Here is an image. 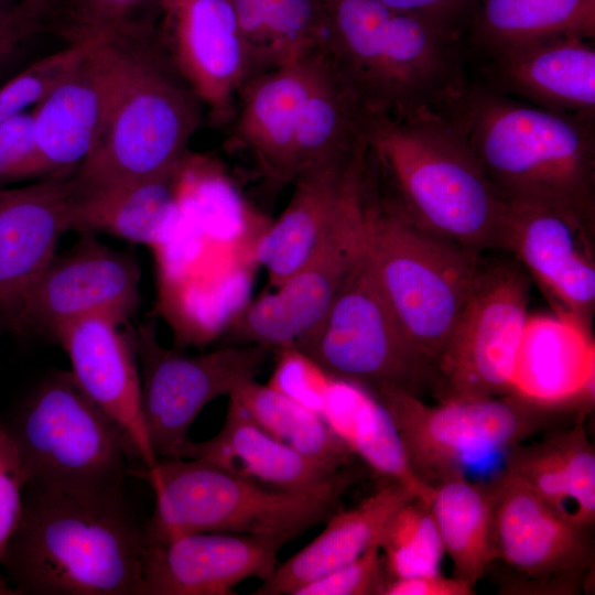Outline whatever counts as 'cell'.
<instances>
[{
  "label": "cell",
  "mask_w": 595,
  "mask_h": 595,
  "mask_svg": "<svg viewBox=\"0 0 595 595\" xmlns=\"http://www.w3.org/2000/svg\"><path fill=\"white\" fill-rule=\"evenodd\" d=\"M367 167L377 199L400 219L483 255L504 251L506 204L440 110L376 116Z\"/></svg>",
  "instance_id": "1"
},
{
  "label": "cell",
  "mask_w": 595,
  "mask_h": 595,
  "mask_svg": "<svg viewBox=\"0 0 595 595\" xmlns=\"http://www.w3.org/2000/svg\"><path fill=\"white\" fill-rule=\"evenodd\" d=\"M437 110L465 137L505 204L595 221V118L549 110L470 80Z\"/></svg>",
  "instance_id": "2"
},
{
  "label": "cell",
  "mask_w": 595,
  "mask_h": 595,
  "mask_svg": "<svg viewBox=\"0 0 595 595\" xmlns=\"http://www.w3.org/2000/svg\"><path fill=\"white\" fill-rule=\"evenodd\" d=\"M145 532L123 491L25 486L1 565L18 594L142 595Z\"/></svg>",
  "instance_id": "3"
},
{
  "label": "cell",
  "mask_w": 595,
  "mask_h": 595,
  "mask_svg": "<svg viewBox=\"0 0 595 595\" xmlns=\"http://www.w3.org/2000/svg\"><path fill=\"white\" fill-rule=\"evenodd\" d=\"M317 47L375 116L448 102L469 83L464 45L379 0H326Z\"/></svg>",
  "instance_id": "4"
},
{
  "label": "cell",
  "mask_w": 595,
  "mask_h": 595,
  "mask_svg": "<svg viewBox=\"0 0 595 595\" xmlns=\"http://www.w3.org/2000/svg\"><path fill=\"white\" fill-rule=\"evenodd\" d=\"M120 61L97 140L71 180L80 186L148 177L185 163L204 106L153 24L116 31Z\"/></svg>",
  "instance_id": "5"
},
{
  "label": "cell",
  "mask_w": 595,
  "mask_h": 595,
  "mask_svg": "<svg viewBox=\"0 0 595 595\" xmlns=\"http://www.w3.org/2000/svg\"><path fill=\"white\" fill-rule=\"evenodd\" d=\"M25 486L76 495L120 493L140 456L120 425L90 400L71 371L50 374L10 421ZM24 486V487H25Z\"/></svg>",
  "instance_id": "6"
},
{
  "label": "cell",
  "mask_w": 595,
  "mask_h": 595,
  "mask_svg": "<svg viewBox=\"0 0 595 595\" xmlns=\"http://www.w3.org/2000/svg\"><path fill=\"white\" fill-rule=\"evenodd\" d=\"M155 507L144 524L147 542L196 532L273 537L285 542L326 521L339 493L268 488L198 458H158L140 468Z\"/></svg>",
  "instance_id": "7"
},
{
  "label": "cell",
  "mask_w": 595,
  "mask_h": 595,
  "mask_svg": "<svg viewBox=\"0 0 595 595\" xmlns=\"http://www.w3.org/2000/svg\"><path fill=\"white\" fill-rule=\"evenodd\" d=\"M366 245L396 318L436 369L484 255L424 232L386 209L367 175Z\"/></svg>",
  "instance_id": "8"
},
{
  "label": "cell",
  "mask_w": 595,
  "mask_h": 595,
  "mask_svg": "<svg viewBox=\"0 0 595 595\" xmlns=\"http://www.w3.org/2000/svg\"><path fill=\"white\" fill-rule=\"evenodd\" d=\"M371 392L390 413L411 470L431 487L464 476L470 457L504 452L547 430L585 418L515 393L430 404L398 389Z\"/></svg>",
  "instance_id": "9"
},
{
  "label": "cell",
  "mask_w": 595,
  "mask_h": 595,
  "mask_svg": "<svg viewBox=\"0 0 595 595\" xmlns=\"http://www.w3.org/2000/svg\"><path fill=\"white\" fill-rule=\"evenodd\" d=\"M328 376L369 391L433 393L435 366L413 345L389 306L367 245L320 324L292 347Z\"/></svg>",
  "instance_id": "10"
},
{
  "label": "cell",
  "mask_w": 595,
  "mask_h": 595,
  "mask_svg": "<svg viewBox=\"0 0 595 595\" xmlns=\"http://www.w3.org/2000/svg\"><path fill=\"white\" fill-rule=\"evenodd\" d=\"M531 279L512 257L486 260L436 363L437 402L510 393Z\"/></svg>",
  "instance_id": "11"
},
{
  "label": "cell",
  "mask_w": 595,
  "mask_h": 595,
  "mask_svg": "<svg viewBox=\"0 0 595 595\" xmlns=\"http://www.w3.org/2000/svg\"><path fill=\"white\" fill-rule=\"evenodd\" d=\"M490 483L494 562L504 594H578L594 566L593 527L573 521L504 469Z\"/></svg>",
  "instance_id": "12"
},
{
  "label": "cell",
  "mask_w": 595,
  "mask_h": 595,
  "mask_svg": "<svg viewBox=\"0 0 595 595\" xmlns=\"http://www.w3.org/2000/svg\"><path fill=\"white\" fill-rule=\"evenodd\" d=\"M126 325L139 367L142 418L158 458L175 457L199 412L255 378L272 351L261 345H228L186 355L162 346L153 323Z\"/></svg>",
  "instance_id": "13"
},
{
  "label": "cell",
  "mask_w": 595,
  "mask_h": 595,
  "mask_svg": "<svg viewBox=\"0 0 595 595\" xmlns=\"http://www.w3.org/2000/svg\"><path fill=\"white\" fill-rule=\"evenodd\" d=\"M153 26L209 121L228 126L240 91L258 74L231 0H156Z\"/></svg>",
  "instance_id": "14"
},
{
  "label": "cell",
  "mask_w": 595,
  "mask_h": 595,
  "mask_svg": "<svg viewBox=\"0 0 595 595\" xmlns=\"http://www.w3.org/2000/svg\"><path fill=\"white\" fill-rule=\"evenodd\" d=\"M365 184L364 178L343 218L312 259L234 320L228 332L230 345L292 348L320 324L366 244Z\"/></svg>",
  "instance_id": "15"
},
{
  "label": "cell",
  "mask_w": 595,
  "mask_h": 595,
  "mask_svg": "<svg viewBox=\"0 0 595 595\" xmlns=\"http://www.w3.org/2000/svg\"><path fill=\"white\" fill-rule=\"evenodd\" d=\"M67 252L55 255L31 289L17 333L53 332L69 322L101 315L126 325L141 302V270L133 252L112 249L80 234Z\"/></svg>",
  "instance_id": "16"
},
{
  "label": "cell",
  "mask_w": 595,
  "mask_h": 595,
  "mask_svg": "<svg viewBox=\"0 0 595 595\" xmlns=\"http://www.w3.org/2000/svg\"><path fill=\"white\" fill-rule=\"evenodd\" d=\"M595 221L558 209L506 204L504 251L540 286L554 314L592 332Z\"/></svg>",
  "instance_id": "17"
},
{
  "label": "cell",
  "mask_w": 595,
  "mask_h": 595,
  "mask_svg": "<svg viewBox=\"0 0 595 595\" xmlns=\"http://www.w3.org/2000/svg\"><path fill=\"white\" fill-rule=\"evenodd\" d=\"M94 32L89 48L32 109L40 178L74 173L104 123L120 51L116 31Z\"/></svg>",
  "instance_id": "18"
},
{
  "label": "cell",
  "mask_w": 595,
  "mask_h": 595,
  "mask_svg": "<svg viewBox=\"0 0 595 595\" xmlns=\"http://www.w3.org/2000/svg\"><path fill=\"white\" fill-rule=\"evenodd\" d=\"M469 80L549 110L595 118L593 40L558 35L467 57Z\"/></svg>",
  "instance_id": "19"
},
{
  "label": "cell",
  "mask_w": 595,
  "mask_h": 595,
  "mask_svg": "<svg viewBox=\"0 0 595 595\" xmlns=\"http://www.w3.org/2000/svg\"><path fill=\"white\" fill-rule=\"evenodd\" d=\"M284 540L196 532L147 542L142 595H229L242 581L271 577Z\"/></svg>",
  "instance_id": "20"
},
{
  "label": "cell",
  "mask_w": 595,
  "mask_h": 595,
  "mask_svg": "<svg viewBox=\"0 0 595 595\" xmlns=\"http://www.w3.org/2000/svg\"><path fill=\"white\" fill-rule=\"evenodd\" d=\"M225 421L213 437L186 440L175 457L207 461L255 484L294 493H339L360 475L348 466L304 455L261 429L230 396Z\"/></svg>",
  "instance_id": "21"
},
{
  "label": "cell",
  "mask_w": 595,
  "mask_h": 595,
  "mask_svg": "<svg viewBox=\"0 0 595 595\" xmlns=\"http://www.w3.org/2000/svg\"><path fill=\"white\" fill-rule=\"evenodd\" d=\"M71 174L0 187V320L17 332L26 298L66 229Z\"/></svg>",
  "instance_id": "22"
},
{
  "label": "cell",
  "mask_w": 595,
  "mask_h": 595,
  "mask_svg": "<svg viewBox=\"0 0 595 595\" xmlns=\"http://www.w3.org/2000/svg\"><path fill=\"white\" fill-rule=\"evenodd\" d=\"M366 153L311 167L292 182L286 207L255 249L272 289L305 266L334 231L363 183Z\"/></svg>",
  "instance_id": "23"
},
{
  "label": "cell",
  "mask_w": 595,
  "mask_h": 595,
  "mask_svg": "<svg viewBox=\"0 0 595 595\" xmlns=\"http://www.w3.org/2000/svg\"><path fill=\"white\" fill-rule=\"evenodd\" d=\"M316 51L251 77L228 123L226 147L247 154L274 183L294 180V147L302 107L310 91Z\"/></svg>",
  "instance_id": "24"
},
{
  "label": "cell",
  "mask_w": 595,
  "mask_h": 595,
  "mask_svg": "<svg viewBox=\"0 0 595 595\" xmlns=\"http://www.w3.org/2000/svg\"><path fill=\"white\" fill-rule=\"evenodd\" d=\"M116 321L88 316L56 328V340L71 363V374L84 393L126 432L144 469L158 457L144 426L137 357L126 328Z\"/></svg>",
  "instance_id": "25"
},
{
  "label": "cell",
  "mask_w": 595,
  "mask_h": 595,
  "mask_svg": "<svg viewBox=\"0 0 595 595\" xmlns=\"http://www.w3.org/2000/svg\"><path fill=\"white\" fill-rule=\"evenodd\" d=\"M510 393L586 415L595 401V344L591 331L566 317L529 315Z\"/></svg>",
  "instance_id": "26"
},
{
  "label": "cell",
  "mask_w": 595,
  "mask_h": 595,
  "mask_svg": "<svg viewBox=\"0 0 595 595\" xmlns=\"http://www.w3.org/2000/svg\"><path fill=\"white\" fill-rule=\"evenodd\" d=\"M184 164L161 174L104 185L68 180L66 229L154 245L176 207Z\"/></svg>",
  "instance_id": "27"
},
{
  "label": "cell",
  "mask_w": 595,
  "mask_h": 595,
  "mask_svg": "<svg viewBox=\"0 0 595 595\" xmlns=\"http://www.w3.org/2000/svg\"><path fill=\"white\" fill-rule=\"evenodd\" d=\"M504 451V470L573 521L595 523V451L584 418Z\"/></svg>",
  "instance_id": "28"
},
{
  "label": "cell",
  "mask_w": 595,
  "mask_h": 595,
  "mask_svg": "<svg viewBox=\"0 0 595 595\" xmlns=\"http://www.w3.org/2000/svg\"><path fill=\"white\" fill-rule=\"evenodd\" d=\"M388 483L357 506L334 512L324 530L302 550L278 564L255 595H294L305 584L360 556L380 538L394 513L418 497L405 484Z\"/></svg>",
  "instance_id": "29"
},
{
  "label": "cell",
  "mask_w": 595,
  "mask_h": 595,
  "mask_svg": "<svg viewBox=\"0 0 595 595\" xmlns=\"http://www.w3.org/2000/svg\"><path fill=\"white\" fill-rule=\"evenodd\" d=\"M316 54L314 78L298 125L294 180L311 167L358 156L367 149L376 117L317 50Z\"/></svg>",
  "instance_id": "30"
},
{
  "label": "cell",
  "mask_w": 595,
  "mask_h": 595,
  "mask_svg": "<svg viewBox=\"0 0 595 595\" xmlns=\"http://www.w3.org/2000/svg\"><path fill=\"white\" fill-rule=\"evenodd\" d=\"M320 415L355 457L377 475L401 482L430 501L433 487L411 470L394 422L376 396L357 383L333 378Z\"/></svg>",
  "instance_id": "31"
},
{
  "label": "cell",
  "mask_w": 595,
  "mask_h": 595,
  "mask_svg": "<svg viewBox=\"0 0 595 595\" xmlns=\"http://www.w3.org/2000/svg\"><path fill=\"white\" fill-rule=\"evenodd\" d=\"M558 35L594 40L595 0H479L463 45L467 58Z\"/></svg>",
  "instance_id": "32"
},
{
  "label": "cell",
  "mask_w": 595,
  "mask_h": 595,
  "mask_svg": "<svg viewBox=\"0 0 595 595\" xmlns=\"http://www.w3.org/2000/svg\"><path fill=\"white\" fill-rule=\"evenodd\" d=\"M430 509L453 576L475 587L494 563L490 483H475L465 475L443 480L433 486Z\"/></svg>",
  "instance_id": "33"
},
{
  "label": "cell",
  "mask_w": 595,
  "mask_h": 595,
  "mask_svg": "<svg viewBox=\"0 0 595 595\" xmlns=\"http://www.w3.org/2000/svg\"><path fill=\"white\" fill-rule=\"evenodd\" d=\"M229 396L282 444L336 466L353 464L355 455L318 413L269 385L251 378L238 385Z\"/></svg>",
  "instance_id": "34"
},
{
  "label": "cell",
  "mask_w": 595,
  "mask_h": 595,
  "mask_svg": "<svg viewBox=\"0 0 595 595\" xmlns=\"http://www.w3.org/2000/svg\"><path fill=\"white\" fill-rule=\"evenodd\" d=\"M379 548L389 581L441 572L445 553L430 501H407L385 529Z\"/></svg>",
  "instance_id": "35"
},
{
  "label": "cell",
  "mask_w": 595,
  "mask_h": 595,
  "mask_svg": "<svg viewBox=\"0 0 595 595\" xmlns=\"http://www.w3.org/2000/svg\"><path fill=\"white\" fill-rule=\"evenodd\" d=\"M272 66L317 50L327 21L326 0H262Z\"/></svg>",
  "instance_id": "36"
},
{
  "label": "cell",
  "mask_w": 595,
  "mask_h": 595,
  "mask_svg": "<svg viewBox=\"0 0 595 595\" xmlns=\"http://www.w3.org/2000/svg\"><path fill=\"white\" fill-rule=\"evenodd\" d=\"M95 32L82 30L73 42L17 74L0 87V125L34 108L89 48Z\"/></svg>",
  "instance_id": "37"
},
{
  "label": "cell",
  "mask_w": 595,
  "mask_h": 595,
  "mask_svg": "<svg viewBox=\"0 0 595 595\" xmlns=\"http://www.w3.org/2000/svg\"><path fill=\"white\" fill-rule=\"evenodd\" d=\"M389 577L379 543L360 556L299 588L294 595H383Z\"/></svg>",
  "instance_id": "38"
},
{
  "label": "cell",
  "mask_w": 595,
  "mask_h": 595,
  "mask_svg": "<svg viewBox=\"0 0 595 595\" xmlns=\"http://www.w3.org/2000/svg\"><path fill=\"white\" fill-rule=\"evenodd\" d=\"M277 351L279 359L268 385L320 414L333 377L294 348Z\"/></svg>",
  "instance_id": "39"
},
{
  "label": "cell",
  "mask_w": 595,
  "mask_h": 595,
  "mask_svg": "<svg viewBox=\"0 0 595 595\" xmlns=\"http://www.w3.org/2000/svg\"><path fill=\"white\" fill-rule=\"evenodd\" d=\"M32 109L0 125V187L20 180L37 177Z\"/></svg>",
  "instance_id": "40"
},
{
  "label": "cell",
  "mask_w": 595,
  "mask_h": 595,
  "mask_svg": "<svg viewBox=\"0 0 595 595\" xmlns=\"http://www.w3.org/2000/svg\"><path fill=\"white\" fill-rule=\"evenodd\" d=\"M24 486L15 443L0 415V563L20 522Z\"/></svg>",
  "instance_id": "41"
},
{
  "label": "cell",
  "mask_w": 595,
  "mask_h": 595,
  "mask_svg": "<svg viewBox=\"0 0 595 595\" xmlns=\"http://www.w3.org/2000/svg\"><path fill=\"white\" fill-rule=\"evenodd\" d=\"M379 1L394 10L414 15L463 42L479 0Z\"/></svg>",
  "instance_id": "42"
},
{
  "label": "cell",
  "mask_w": 595,
  "mask_h": 595,
  "mask_svg": "<svg viewBox=\"0 0 595 595\" xmlns=\"http://www.w3.org/2000/svg\"><path fill=\"white\" fill-rule=\"evenodd\" d=\"M156 0H80V30H128L141 26L137 14L143 10L152 13Z\"/></svg>",
  "instance_id": "43"
},
{
  "label": "cell",
  "mask_w": 595,
  "mask_h": 595,
  "mask_svg": "<svg viewBox=\"0 0 595 595\" xmlns=\"http://www.w3.org/2000/svg\"><path fill=\"white\" fill-rule=\"evenodd\" d=\"M39 19L20 0H0V66L37 30Z\"/></svg>",
  "instance_id": "44"
},
{
  "label": "cell",
  "mask_w": 595,
  "mask_h": 595,
  "mask_svg": "<svg viewBox=\"0 0 595 595\" xmlns=\"http://www.w3.org/2000/svg\"><path fill=\"white\" fill-rule=\"evenodd\" d=\"M231 2L257 72L272 68L263 23L262 0H231Z\"/></svg>",
  "instance_id": "45"
},
{
  "label": "cell",
  "mask_w": 595,
  "mask_h": 595,
  "mask_svg": "<svg viewBox=\"0 0 595 595\" xmlns=\"http://www.w3.org/2000/svg\"><path fill=\"white\" fill-rule=\"evenodd\" d=\"M474 586L441 572L390 580L383 595H473Z\"/></svg>",
  "instance_id": "46"
},
{
  "label": "cell",
  "mask_w": 595,
  "mask_h": 595,
  "mask_svg": "<svg viewBox=\"0 0 595 595\" xmlns=\"http://www.w3.org/2000/svg\"><path fill=\"white\" fill-rule=\"evenodd\" d=\"M32 13L41 17L48 8V0H20Z\"/></svg>",
  "instance_id": "47"
},
{
  "label": "cell",
  "mask_w": 595,
  "mask_h": 595,
  "mask_svg": "<svg viewBox=\"0 0 595 595\" xmlns=\"http://www.w3.org/2000/svg\"><path fill=\"white\" fill-rule=\"evenodd\" d=\"M2 327H3V324H2V322L0 320V332H1Z\"/></svg>",
  "instance_id": "48"
}]
</instances>
